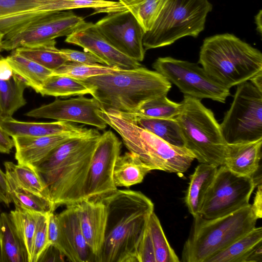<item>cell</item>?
<instances>
[{
	"mask_svg": "<svg viewBox=\"0 0 262 262\" xmlns=\"http://www.w3.org/2000/svg\"><path fill=\"white\" fill-rule=\"evenodd\" d=\"M57 215L59 232L55 247L70 261L96 262L81 231L78 203L67 206Z\"/></svg>",
	"mask_w": 262,
	"mask_h": 262,
	"instance_id": "obj_16",
	"label": "cell"
},
{
	"mask_svg": "<svg viewBox=\"0 0 262 262\" xmlns=\"http://www.w3.org/2000/svg\"><path fill=\"white\" fill-rule=\"evenodd\" d=\"M91 93L90 87L80 80L66 75L52 74L45 81L38 93L42 96L67 97Z\"/></svg>",
	"mask_w": 262,
	"mask_h": 262,
	"instance_id": "obj_30",
	"label": "cell"
},
{
	"mask_svg": "<svg viewBox=\"0 0 262 262\" xmlns=\"http://www.w3.org/2000/svg\"><path fill=\"white\" fill-rule=\"evenodd\" d=\"M99 115L121 137L125 147L153 170L181 174L195 159L185 147L171 145L139 126L134 113L102 108Z\"/></svg>",
	"mask_w": 262,
	"mask_h": 262,
	"instance_id": "obj_4",
	"label": "cell"
},
{
	"mask_svg": "<svg viewBox=\"0 0 262 262\" xmlns=\"http://www.w3.org/2000/svg\"><path fill=\"white\" fill-rule=\"evenodd\" d=\"M137 262H156L148 224L137 249Z\"/></svg>",
	"mask_w": 262,
	"mask_h": 262,
	"instance_id": "obj_40",
	"label": "cell"
},
{
	"mask_svg": "<svg viewBox=\"0 0 262 262\" xmlns=\"http://www.w3.org/2000/svg\"><path fill=\"white\" fill-rule=\"evenodd\" d=\"M38 214L18 207H15L9 213L16 230L26 248L29 262L31 261Z\"/></svg>",
	"mask_w": 262,
	"mask_h": 262,
	"instance_id": "obj_35",
	"label": "cell"
},
{
	"mask_svg": "<svg viewBox=\"0 0 262 262\" xmlns=\"http://www.w3.org/2000/svg\"><path fill=\"white\" fill-rule=\"evenodd\" d=\"M121 147V141L112 130L101 134L91 159L83 200H101L118 189L113 172Z\"/></svg>",
	"mask_w": 262,
	"mask_h": 262,
	"instance_id": "obj_13",
	"label": "cell"
},
{
	"mask_svg": "<svg viewBox=\"0 0 262 262\" xmlns=\"http://www.w3.org/2000/svg\"><path fill=\"white\" fill-rule=\"evenodd\" d=\"M152 67L176 85L184 95L200 100L210 99L221 103H225L230 95V89L214 80L198 63L164 57L157 58Z\"/></svg>",
	"mask_w": 262,
	"mask_h": 262,
	"instance_id": "obj_11",
	"label": "cell"
},
{
	"mask_svg": "<svg viewBox=\"0 0 262 262\" xmlns=\"http://www.w3.org/2000/svg\"><path fill=\"white\" fill-rule=\"evenodd\" d=\"M27 87L25 82L14 74L8 80H0L1 120L12 118L15 112L26 104L24 94Z\"/></svg>",
	"mask_w": 262,
	"mask_h": 262,
	"instance_id": "obj_28",
	"label": "cell"
},
{
	"mask_svg": "<svg viewBox=\"0 0 262 262\" xmlns=\"http://www.w3.org/2000/svg\"><path fill=\"white\" fill-rule=\"evenodd\" d=\"M81 231L85 242L98 259L102 249L106 224L107 210L101 200H83L78 203Z\"/></svg>",
	"mask_w": 262,
	"mask_h": 262,
	"instance_id": "obj_19",
	"label": "cell"
},
{
	"mask_svg": "<svg viewBox=\"0 0 262 262\" xmlns=\"http://www.w3.org/2000/svg\"><path fill=\"white\" fill-rule=\"evenodd\" d=\"M262 139L227 144L223 165L234 173L253 177L259 167Z\"/></svg>",
	"mask_w": 262,
	"mask_h": 262,
	"instance_id": "obj_22",
	"label": "cell"
},
{
	"mask_svg": "<svg viewBox=\"0 0 262 262\" xmlns=\"http://www.w3.org/2000/svg\"><path fill=\"white\" fill-rule=\"evenodd\" d=\"M64 257L63 254L57 247L50 244L41 253L37 262L63 261Z\"/></svg>",
	"mask_w": 262,
	"mask_h": 262,
	"instance_id": "obj_42",
	"label": "cell"
},
{
	"mask_svg": "<svg viewBox=\"0 0 262 262\" xmlns=\"http://www.w3.org/2000/svg\"><path fill=\"white\" fill-rule=\"evenodd\" d=\"M14 147V143L12 138H11L0 124V153L8 154Z\"/></svg>",
	"mask_w": 262,
	"mask_h": 262,
	"instance_id": "obj_44",
	"label": "cell"
},
{
	"mask_svg": "<svg viewBox=\"0 0 262 262\" xmlns=\"http://www.w3.org/2000/svg\"><path fill=\"white\" fill-rule=\"evenodd\" d=\"M193 219L182 250L184 262H207L255 228L258 220L250 204L222 217L206 219L198 215Z\"/></svg>",
	"mask_w": 262,
	"mask_h": 262,
	"instance_id": "obj_6",
	"label": "cell"
},
{
	"mask_svg": "<svg viewBox=\"0 0 262 262\" xmlns=\"http://www.w3.org/2000/svg\"><path fill=\"white\" fill-rule=\"evenodd\" d=\"M217 167L212 165L200 163L190 176L185 203L193 217L200 215L203 197L214 179Z\"/></svg>",
	"mask_w": 262,
	"mask_h": 262,
	"instance_id": "obj_23",
	"label": "cell"
},
{
	"mask_svg": "<svg viewBox=\"0 0 262 262\" xmlns=\"http://www.w3.org/2000/svg\"><path fill=\"white\" fill-rule=\"evenodd\" d=\"M166 0H119L133 15L144 32L149 31Z\"/></svg>",
	"mask_w": 262,
	"mask_h": 262,
	"instance_id": "obj_33",
	"label": "cell"
},
{
	"mask_svg": "<svg viewBox=\"0 0 262 262\" xmlns=\"http://www.w3.org/2000/svg\"><path fill=\"white\" fill-rule=\"evenodd\" d=\"M198 63L214 80L230 89L262 72V54L235 35L226 33L204 40Z\"/></svg>",
	"mask_w": 262,
	"mask_h": 262,
	"instance_id": "obj_5",
	"label": "cell"
},
{
	"mask_svg": "<svg viewBox=\"0 0 262 262\" xmlns=\"http://www.w3.org/2000/svg\"><path fill=\"white\" fill-rule=\"evenodd\" d=\"M261 243L262 228L255 227L210 257L207 262H246L250 255Z\"/></svg>",
	"mask_w": 262,
	"mask_h": 262,
	"instance_id": "obj_25",
	"label": "cell"
},
{
	"mask_svg": "<svg viewBox=\"0 0 262 262\" xmlns=\"http://www.w3.org/2000/svg\"><path fill=\"white\" fill-rule=\"evenodd\" d=\"M101 134L98 130L65 141L35 167L47 186L55 209L83 200L91 159Z\"/></svg>",
	"mask_w": 262,
	"mask_h": 262,
	"instance_id": "obj_2",
	"label": "cell"
},
{
	"mask_svg": "<svg viewBox=\"0 0 262 262\" xmlns=\"http://www.w3.org/2000/svg\"><path fill=\"white\" fill-rule=\"evenodd\" d=\"M212 8L208 0H166L150 30L144 34L145 50L169 46L186 36L197 37Z\"/></svg>",
	"mask_w": 262,
	"mask_h": 262,
	"instance_id": "obj_8",
	"label": "cell"
},
{
	"mask_svg": "<svg viewBox=\"0 0 262 262\" xmlns=\"http://www.w3.org/2000/svg\"><path fill=\"white\" fill-rule=\"evenodd\" d=\"M0 124L11 137H43L67 133L86 136L98 131L97 129L88 128L70 122H26L17 120L12 117L1 120Z\"/></svg>",
	"mask_w": 262,
	"mask_h": 262,
	"instance_id": "obj_21",
	"label": "cell"
},
{
	"mask_svg": "<svg viewBox=\"0 0 262 262\" xmlns=\"http://www.w3.org/2000/svg\"><path fill=\"white\" fill-rule=\"evenodd\" d=\"M12 202L15 207L32 212L48 214L55 210L52 202L40 195L27 191L8 181Z\"/></svg>",
	"mask_w": 262,
	"mask_h": 262,
	"instance_id": "obj_34",
	"label": "cell"
},
{
	"mask_svg": "<svg viewBox=\"0 0 262 262\" xmlns=\"http://www.w3.org/2000/svg\"><path fill=\"white\" fill-rule=\"evenodd\" d=\"M261 10L255 16V24L256 25V29L259 34L261 35Z\"/></svg>",
	"mask_w": 262,
	"mask_h": 262,
	"instance_id": "obj_48",
	"label": "cell"
},
{
	"mask_svg": "<svg viewBox=\"0 0 262 262\" xmlns=\"http://www.w3.org/2000/svg\"><path fill=\"white\" fill-rule=\"evenodd\" d=\"M102 108V106L95 98L80 95L66 100L57 99L30 110L25 116L82 123L104 129L107 124L99 114Z\"/></svg>",
	"mask_w": 262,
	"mask_h": 262,
	"instance_id": "obj_15",
	"label": "cell"
},
{
	"mask_svg": "<svg viewBox=\"0 0 262 262\" xmlns=\"http://www.w3.org/2000/svg\"><path fill=\"white\" fill-rule=\"evenodd\" d=\"M152 170L135 154L126 152L117 158L113 172L115 186L129 188L141 183Z\"/></svg>",
	"mask_w": 262,
	"mask_h": 262,
	"instance_id": "obj_24",
	"label": "cell"
},
{
	"mask_svg": "<svg viewBox=\"0 0 262 262\" xmlns=\"http://www.w3.org/2000/svg\"><path fill=\"white\" fill-rule=\"evenodd\" d=\"M5 36V35L4 34H3L1 31H0V52L2 50L1 49V45H2V41H3V39L4 38Z\"/></svg>",
	"mask_w": 262,
	"mask_h": 262,
	"instance_id": "obj_50",
	"label": "cell"
},
{
	"mask_svg": "<svg viewBox=\"0 0 262 262\" xmlns=\"http://www.w3.org/2000/svg\"><path fill=\"white\" fill-rule=\"evenodd\" d=\"M0 120H1V119H0Z\"/></svg>",
	"mask_w": 262,
	"mask_h": 262,
	"instance_id": "obj_51",
	"label": "cell"
},
{
	"mask_svg": "<svg viewBox=\"0 0 262 262\" xmlns=\"http://www.w3.org/2000/svg\"><path fill=\"white\" fill-rule=\"evenodd\" d=\"M181 109L176 117L184 147L200 163L219 167L223 165L227 145L212 111L201 100L184 95Z\"/></svg>",
	"mask_w": 262,
	"mask_h": 262,
	"instance_id": "obj_7",
	"label": "cell"
},
{
	"mask_svg": "<svg viewBox=\"0 0 262 262\" xmlns=\"http://www.w3.org/2000/svg\"><path fill=\"white\" fill-rule=\"evenodd\" d=\"M81 136H84L67 133L43 137H13L15 149V159L18 164L35 168L60 144Z\"/></svg>",
	"mask_w": 262,
	"mask_h": 262,
	"instance_id": "obj_20",
	"label": "cell"
},
{
	"mask_svg": "<svg viewBox=\"0 0 262 262\" xmlns=\"http://www.w3.org/2000/svg\"><path fill=\"white\" fill-rule=\"evenodd\" d=\"M84 19L71 11L45 13L19 29L5 35L1 49L14 50L17 48L40 44L56 38L68 36L86 24Z\"/></svg>",
	"mask_w": 262,
	"mask_h": 262,
	"instance_id": "obj_12",
	"label": "cell"
},
{
	"mask_svg": "<svg viewBox=\"0 0 262 262\" xmlns=\"http://www.w3.org/2000/svg\"><path fill=\"white\" fill-rule=\"evenodd\" d=\"M55 39L32 46L21 47L13 50L17 54L54 71L67 61L56 47Z\"/></svg>",
	"mask_w": 262,
	"mask_h": 262,
	"instance_id": "obj_31",
	"label": "cell"
},
{
	"mask_svg": "<svg viewBox=\"0 0 262 262\" xmlns=\"http://www.w3.org/2000/svg\"><path fill=\"white\" fill-rule=\"evenodd\" d=\"M0 203L7 207L12 203L9 192V185L5 173L0 168Z\"/></svg>",
	"mask_w": 262,
	"mask_h": 262,
	"instance_id": "obj_43",
	"label": "cell"
},
{
	"mask_svg": "<svg viewBox=\"0 0 262 262\" xmlns=\"http://www.w3.org/2000/svg\"><path fill=\"white\" fill-rule=\"evenodd\" d=\"M95 25L118 51L139 62L143 60L146 51L143 45L145 32L128 10L108 13Z\"/></svg>",
	"mask_w": 262,
	"mask_h": 262,
	"instance_id": "obj_14",
	"label": "cell"
},
{
	"mask_svg": "<svg viewBox=\"0 0 262 262\" xmlns=\"http://www.w3.org/2000/svg\"><path fill=\"white\" fill-rule=\"evenodd\" d=\"M81 81L90 87V95L104 110L130 113H136L149 100L167 96L171 87V83L161 74L142 66L120 69Z\"/></svg>",
	"mask_w": 262,
	"mask_h": 262,
	"instance_id": "obj_3",
	"label": "cell"
},
{
	"mask_svg": "<svg viewBox=\"0 0 262 262\" xmlns=\"http://www.w3.org/2000/svg\"><path fill=\"white\" fill-rule=\"evenodd\" d=\"M4 164L8 181L51 201L47 186L35 168L10 161Z\"/></svg>",
	"mask_w": 262,
	"mask_h": 262,
	"instance_id": "obj_26",
	"label": "cell"
},
{
	"mask_svg": "<svg viewBox=\"0 0 262 262\" xmlns=\"http://www.w3.org/2000/svg\"><path fill=\"white\" fill-rule=\"evenodd\" d=\"M256 185L254 177L238 176L224 165L218 167L203 197L200 215L206 219L217 218L249 205Z\"/></svg>",
	"mask_w": 262,
	"mask_h": 262,
	"instance_id": "obj_10",
	"label": "cell"
},
{
	"mask_svg": "<svg viewBox=\"0 0 262 262\" xmlns=\"http://www.w3.org/2000/svg\"><path fill=\"white\" fill-rule=\"evenodd\" d=\"M262 187L261 183L257 187L251 209L257 219L262 217Z\"/></svg>",
	"mask_w": 262,
	"mask_h": 262,
	"instance_id": "obj_45",
	"label": "cell"
},
{
	"mask_svg": "<svg viewBox=\"0 0 262 262\" xmlns=\"http://www.w3.org/2000/svg\"><path fill=\"white\" fill-rule=\"evenodd\" d=\"M148 227L150 232L156 262H179L180 259L169 244L160 220L153 212Z\"/></svg>",
	"mask_w": 262,
	"mask_h": 262,
	"instance_id": "obj_36",
	"label": "cell"
},
{
	"mask_svg": "<svg viewBox=\"0 0 262 262\" xmlns=\"http://www.w3.org/2000/svg\"><path fill=\"white\" fill-rule=\"evenodd\" d=\"M6 59L13 74L37 93L45 81L53 73V71L17 54L14 51Z\"/></svg>",
	"mask_w": 262,
	"mask_h": 262,
	"instance_id": "obj_27",
	"label": "cell"
},
{
	"mask_svg": "<svg viewBox=\"0 0 262 262\" xmlns=\"http://www.w3.org/2000/svg\"><path fill=\"white\" fill-rule=\"evenodd\" d=\"M13 75L12 69L6 58L0 59V80H8Z\"/></svg>",
	"mask_w": 262,
	"mask_h": 262,
	"instance_id": "obj_46",
	"label": "cell"
},
{
	"mask_svg": "<svg viewBox=\"0 0 262 262\" xmlns=\"http://www.w3.org/2000/svg\"><path fill=\"white\" fill-rule=\"evenodd\" d=\"M107 210L105 236L98 262H137V249L154 212L140 191L117 189L101 199Z\"/></svg>",
	"mask_w": 262,
	"mask_h": 262,
	"instance_id": "obj_1",
	"label": "cell"
},
{
	"mask_svg": "<svg viewBox=\"0 0 262 262\" xmlns=\"http://www.w3.org/2000/svg\"><path fill=\"white\" fill-rule=\"evenodd\" d=\"M51 0H0V31L10 34L45 13L52 12Z\"/></svg>",
	"mask_w": 262,
	"mask_h": 262,
	"instance_id": "obj_18",
	"label": "cell"
},
{
	"mask_svg": "<svg viewBox=\"0 0 262 262\" xmlns=\"http://www.w3.org/2000/svg\"><path fill=\"white\" fill-rule=\"evenodd\" d=\"M0 262H4V255L2 249L1 231L0 228Z\"/></svg>",
	"mask_w": 262,
	"mask_h": 262,
	"instance_id": "obj_49",
	"label": "cell"
},
{
	"mask_svg": "<svg viewBox=\"0 0 262 262\" xmlns=\"http://www.w3.org/2000/svg\"><path fill=\"white\" fill-rule=\"evenodd\" d=\"M60 52L67 61L86 64L100 63L104 64L100 59L90 52H81L69 49H62L60 50Z\"/></svg>",
	"mask_w": 262,
	"mask_h": 262,
	"instance_id": "obj_41",
	"label": "cell"
},
{
	"mask_svg": "<svg viewBox=\"0 0 262 262\" xmlns=\"http://www.w3.org/2000/svg\"><path fill=\"white\" fill-rule=\"evenodd\" d=\"M220 126L227 144L262 139V91L250 81L237 85Z\"/></svg>",
	"mask_w": 262,
	"mask_h": 262,
	"instance_id": "obj_9",
	"label": "cell"
},
{
	"mask_svg": "<svg viewBox=\"0 0 262 262\" xmlns=\"http://www.w3.org/2000/svg\"><path fill=\"white\" fill-rule=\"evenodd\" d=\"M65 42L82 48L99 59L104 64L123 70L142 67L140 62L122 53L101 34L95 24L87 22L81 28L67 36Z\"/></svg>",
	"mask_w": 262,
	"mask_h": 262,
	"instance_id": "obj_17",
	"label": "cell"
},
{
	"mask_svg": "<svg viewBox=\"0 0 262 262\" xmlns=\"http://www.w3.org/2000/svg\"><path fill=\"white\" fill-rule=\"evenodd\" d=\"M136 119L139 126L152 133L167 143L178 147H184L181 130L176 118L161 119L138 116L136 115Z\"/></svg>",
	"mask_w": 262,
	"mask_h": 262,
	"instance_id": "obj_32",
	"label": "cell"
},
{
	"mask_svg": "<svg viewBox=\"0 0 262 262\" xmlns=\"http://www.w3.org/2000/svg\"><path fill=\"white\" fill-rule=\"evenodd\" d=\"M181 109V103L170 100L167 96H162L145 102L134 114L138 116L170 119L176 118Z\"/></svg>",
	"mask_w": 262,
	"mask_h": 262,
	"instance_id": "obj_38",
	"label": "cell"
},
{
	"mask_svg": "<svg viewBox=\"0 0 262 262\" xmlns=\"http://www.w3.org/2000/svg\"><path fill=\"white\" fill-rule=\"evenodd\" d=\"M0 228L4 262H29L26 248L9 213H0Z\"/></svg>",
	"mask_w": 262,
	"mask_h": 262,
	"instance_id": "obj_29",
	"label": "cell"
},
{
	"mask_svg": "<svg viewBox=\"0 0 262 262\" xmlns=\"http://www.w3.org/2000/svg\"><path fill=\"white\" fill-rule=\"evenodd\" d=\"M49 214H38L30 262H37L41 253L51 244L48 238Z\"/></svg>",
	"mask_w": 262,
	"mask_h": 262,
	"instance_id": "obj_39",
	"label": "cell"
},
{
	"mask_svg": "<svg viewBox=\"0 0 262 262\" xmlns=\"http://www.w3.org/2000/svg\"><path fill=\"white\" fill-rule=\"evenodd\" d=\"M249 81L259 90L262 91V72L255 75Z\"/></svg>",
	"mask_w": 262,
	"mask_h": 262,
	"instance_id": "obj_47",
	"label": "cell"
},
{
	"mask_svg": "<svg viewBox=\"0 0 262 262\" xmlns=\"http://www.w3.org/2000/svg\"><path fill=\"white\" fill-rule=\"evenodd\" d=\"M121 69L100 63L86 64L67 61L52 74L62 75L82 80L88 78L112 73Z\"/></svg>",
	"mask_w": 262,
	"mask_h": 262,
	"instance_id": "obj_37",
	"label": "cell"
}]
</instances>
